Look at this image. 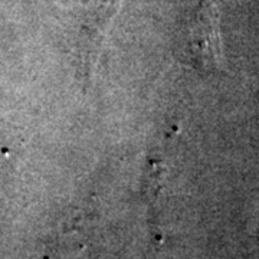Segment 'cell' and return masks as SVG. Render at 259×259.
Masks as SVG:
<instances>
[{
    "instance_id": "obj_1",
    "label": "cell",
    "mask_w": 259,
    "mask_h": 259,
    "mask_svg": "<svg viewBox=\"0 0 259 259\" xmlns=\"http://www.w3.org/2000/svg\"><path fill=\"white\" fill-rule=\"evenodd\" d=\"M190 54L202 71H222L223 51L214 0H203L190 29Z\"/></svg>"
}]
</instances>
